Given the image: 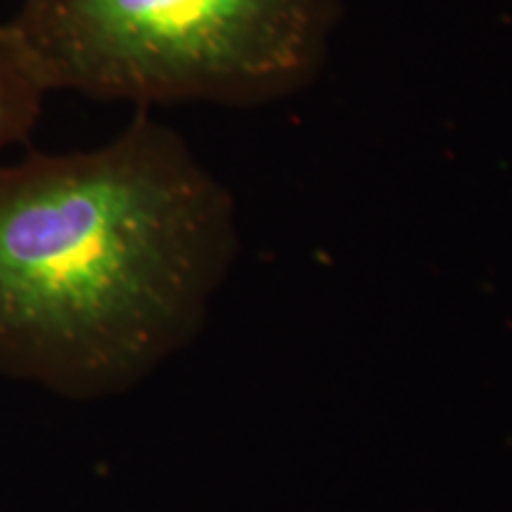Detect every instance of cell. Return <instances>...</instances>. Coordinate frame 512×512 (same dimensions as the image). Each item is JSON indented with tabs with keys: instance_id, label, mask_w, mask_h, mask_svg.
I'll list each match as a JSON object with an SVG mask.
<instances>
[{
	"instance_id": "obj_1",
	"label": "cell",
	"mask_w": 512,
	"mask_h": 512,
	"mask_svg": "<svg viewBox=\"0 0 512 512\" xmlns=\"http://www.w3.org/2000/svg\"><path fill=\"white\" fill-rule=\"evenodd\" d=\"M235 254L233 195L145 110L95 150L0 166V373L74 401L136 387L197 337Z\"/></svg>"
},
{
	"instance_id": "obj_2",
	"label": "cell",
	"mask_w": 512,
	"mask_h": 512,
	"mask_svg": "<svg viewBox=\"0 0 512 512\" xmlns=\"http://www.w3.org/2000/svg\"><path fill=\"white\" fill-rule=\"evenodd\" d=\"M342 0H22L12 29L48 93L266 105L316 79Z\"/></svg>"
},
{
	"instance_id": "obj_3",
	"label": "cell",
	"mask_w": 512,
	"mask_h": 512,
	"mask_svg": "<svg viewBox=\"0 0 512 512\" xmlns=\"http://www.w3.org/2000/svg\"><path fill=\"white\" fill-rule=\"evenodd\" d=\"M46 86L12 24H0V155L27 143L41 119Z\"/></svg>"
}]
</instances>
